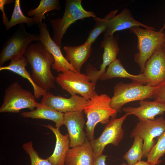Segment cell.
Masks as SVG:
<instances>
[{
  "label": "cell",
  "mask_w": 165,
  "mask_h": 165,
  "mask_svg": "<svg viewBox=\"0 0 165 165\" xmlns=\"http://www.w3.org/2000/svg\"><path fill=\"white\" fill-rule=\"evenodd\" d=\"M138 107H124L122 110L129 115L137 116L139 121L152 120L156 116L162 115L165 112V103L160 101L143 100L140 101Z\"/></svg>",
  "instance_id": "e0dca14e"
},
{
  "label": "cell",
  "mask_w": 165,
  "mask_h": 165,
  "mask_svg": "<svg viewBox=\"0 0 165 165\" xmlns=\"http://www.w3.org/2000/svg\"><path fill=\"white\" fill-rule=\"evenodd\" d=\"M39 30V41L47 50L53 56L54 62L51 66L54 70L63 72L69 70L77 72L63 55L61 48L58 46L51 37L46 25L45 23L38 24Z\"/></svg>",
  "instance_id": "5bb4252c"
},
{
  "label": "cell",
  "mask_w": 165,
  "mask_h": 165,
  "mask_svg": "<svg viewBox=\"0 0 165 165\" xmlns=\"http://www.w3.org/2000/svg\"><path fill=\"white\" fill-rule=\"evenodd\" d=\"M61 5L58 0H41L38 6L36 8L30 9L27 12L29 16H33L35 24L42 23L44 15L47 12L52 10H59Z\"/></svg>",
  "instance_id": "cb8c5ba5"
},
{
  "label": "cell",
  "mask_w": 165,
  "mask_h": 165,
  "mask_svg": "<svg viewBox=\"0 0 165 165\" xmlns=\"http://www.w3.org/2000/svg\"><path fill=\"white\" fill-rule=\"evenodd\" d=\"M121 165H127L125 163H123ZM133 165H152L147 161H140L136 163Z\"/></svg>",
  "instance_id": "d6a6232c"
},
{
  "label": "cell",
  "mask_w": 165,
  "mask_h": 165,
  "mask_svg": "<svg viewBox=\"0 0 165 165\" xmlns=\"http://www.w3.org/2000/svg\"><path fill=\"white\" fill-rule=\"evenodd\" d=\"M141 26L145 29L155 30L153 27L148 26L136 20L133 17L130 10L123 9L119 14L115 15L109 21L107 29L104 32V37L113 36L118 31Z\"/></svg>",
  "instance_id": "2e32d148"
},
{
  "label": "cell",
  "mask_w": 165,
  "mask_h": 165,
  "mask_svg": "<svg viewBox=\"0 0 165 165\" xmlns=\"http://www.w3.org/2000/svg\"><path fill=\"white\" fill-rule=\"evenodd\" d=\"M34 94L24 89L17 82L9 85L5 90L3 102L0 107V112L18 113L24 108L32 111L40 105Z\"/></svg>",
  "instance_id": "52a82bcc"
},
{
  "label": "cell",
  "mask_w": 165,
  "mask_h": 165,
  "mask_svg": "<svg viewBox=\"0 0 165 165\" xmlns=\"http://www.w3.org/2000/svg\"><path fill=\"white\" fill-rule=\"evenodd\" d=\"M88 100L76 94L71 95L69 98L56 96L49 92L42 96L41 103L59 112L66 113L70 112L83 111Z\"/></svg>",
  "instance_id": "7c38bea8"
},
{
  "label": "cell",
  "mask_w": 165,
  "mask_h": 165,
  "mask_svg": "<svg viewBox=\"0 0 165 165\" xmlns=\"http://www.w3.org/2000/svg\"><path fill=\"white\" fill-rule=\"evenodd\" d=\"M55 81L71 95L79 94L89 100L96 93L95 85L86 75L69 70L58 74Z\"/></svg>",
  "instance_id": "ba28073f"
},
{
  "label": "cell",
  "mask_w": 165,
  "mask_h": 165,
  "mask_svg": "<svg viewBox=\"0 0 165 165\" xmlns=\"http://www.w3.org/2000/svg\"><path fill=\"white\" fill-rule=\"evenodd\" d=\"M51 130L56 138V142L53 153L46 159L52 165H65V159L70 148V140L68 134L63 135L60 130L54 127L51 124L43 125Z\"/></svg>",
  "instance_id": "d6986e66"
},
{
  "label": "cell",
  "mask_w": 165,
  "mask_h": 165,
  "mask_svg": "<svg viewBox=\"0 0 165 165\" xmlns=\"http://www.w3.org/2000/svg\"><path fill=\"white\" fill-rule=\"evenodd\" d=\"M133 130L130 137H140L144 141L142 158H147L156 141V137L160 136L165 131V119L163 116L152 120H140Z\"/></svg>",
  "instance_id": "30bf717a"
},
{
  "label": "cell",
  "mask_w": 165,
  "mask_h": 165,
  "mask_svg": "<svg viewBox=\"0 0 165 165\" xmlns=\"http://www.w3.org/2000/svg\"><path fill=\"white\" fill-rule=\"evenodd\" d=\"M130 31L138 39V52L134 56V61L139 66L140 73H143L146 62L155 51L165 43V35L155 30L133 27Z\"/></svg>",
  "instance_id": "277c9868"
},
{
  "label": "cell",
  "mask_w": 165,
  "mask_h": 165,
  "mask_svg": "<svg viewBox=\"0 0 165 165\" xmlns=\"http://www.w3.org/2000/svg\"><path fill=\"white\" fill-rule=\"evenodd\" d=\"M83 112L64 113L63 124L67 129L70 148L82 145L87 137L83 130L85 120Z\"/></svg>",
  "instance_id": "9a60e30c"
},
{
  "label": "cell",
  "mask_w": 165,
  "mask_h": 165,
  "mask_svg": "<svg viewBox=\"0 0 165 165\" xmlns=\"http://www.w3.org/2000/svg\"><path fill=\"white\" fill-rule=\"evenodd\" d=\"M118 11V9L112 11L102 18L97 17L93 18L95 21V25L90 31L89 36L84 43L92 45L98 37L107 29L109 21L116 15Z\"/></svg>",
  "instance_id": "d4e9b609"
},
{
  "label": "cell",
  "mask_w": 165,
  "mask_h": 165,
  "mask_svg": "<svg viewBox=\"0 0 165 165\" xmlns=\"http://www.w3.org/2000/svg\"><path fill=\"white\" fill-rule=\"evenodd\" d=\"M111 99L107 94L96 93L88 100L83 112L87 119L85 127L86 137L90 141L94 139V129L97 123L106 124L110 117L116 116L117 112L111 106Z\"/></svg>",
  "instance_id": "7a4b0ae2"
},
{
  "label": "cell",
  "mask_w": 165,
  "mask_h": 165,
  "mask_svg": "<svg viewBox=\"0 0 165 165\" xmlns=\"http://www.w3.org/2000/svg\"><path fill=\"white\" fill-rule=\"evenodd\" d=\"M152 98L165 103V80L157 86L152 95Z\"/></svg>",
  "instance_id": "f546056e"
},
{
  "label": "cell",
  "mask_w": 165,
  "mask_h": 165,
  "mask_svg": "<svg viewBox=\"0 0 165 165\" xmlns=\"http://www.w3.org/2000/svg\"><path fill=\"white\" fill-rule=\"evenodd\" d=\"M39 41V35L31 34L25 30L24 24H19L17 29L7 38L0 53V67L9 60L21 58L32 41Z\"/></svg>",
  "instance_id": "8992f818"
},
{
  "label": "cell",
  "mask_w": 165,
  "mask_h": 165,
  "mask_svg": "<svg viewBox=\"0 0 165 165\" xmlns=\"http://www.w3.org/2000/svg\"><path fill=\"white\" fill-rule=\"evenodd\" d=\"M14 1V0H0V9L2 13V21L3 24L5 26L8 23L9 20L4 11V6L5 5L12 3Z\"/></svg>",
  "instance_id": "4dcf8cb0"
},
{
  "label": "cell",
  "mask_w": 165,
  "mask_h": 165,
  "mask_svg": "<svg viewBox=\"0 0 165 165\" xmlns=\"http://www.w3.org/2000/svg\"><path fill=\"white\" fill-rule=\"evenodd\" d=\"M157 86L134 82L128 83H118L114 87V95L111 99V106L117 112H120L123 106L127 103L152 98Z\"/></svg>",
  "instance_id": "5b68a950"
},
{
  "label": "cell",
  "mask_w": 165,
  "mask_h": 165,
  "mask_svg": "<svg viewBox=\"0 0 165 165\" xmlns=\"http://www.w3.org/2000/svg\"><path fill=\"white\" fill-rule=\"evenodd\" d=\"M143 141L139 137L134 138L132 145L123 157L128 165H133L141 161L143 155Z\"/></svg>",
  "instance_id": "4316f807"
},
{
  "label": "cell",
  "mask_w": 165,
  "mask_h": 165,
  "mask_svg": "<svg viewBox=\"0 0 165 165\" xmlns=\"http://www.w3.org/2000/svg\"><path fill=\"white\" fill-rule=\"evenodd\" d=\"M94 160L90 141L86 137L82 145L69 149L64 163L65 165H94Z\"/></svg>",
  "instance_id": "ac0fdd59"
},
{
  "label": "cell",
  "mask_w": 165,
  "mask_h": 165,
  "mask_svg": "<svg viewBox=\"0 0 165 165\" xmlns=\"http://www.w3.org/2000/svg\"><path fill=\"white\" fill-rule=\"evenodd\" d=\"M81 0H66L63 17L50 20L53 30V40L61 48V41L68 28L78 20L97 17L94 13L85 10L81 4Z\"/></svg>",
  "instance_id": "3957f363"
},
{
  "label": "cell",
  "mask_w": 165,
  "mask_h": 165,
  "mask_svg": "<svg viewBox=\"0 0 165 165\" xmlns=\"http://www.w3.org/2000/svg\"><path fill=\"white\" fill-rule=\"evenodd\" d=\"M163 48L165 53V43L163 45Z\"/></svg>",
  "instance_id": "e575fe53"
},
{
  "label": "cell",
  "mask_w": 165,
  "mask_h": 165,
  "mask_svg": "<svg viewBox=\"0 0 165 165\" xmlns=\"http://www.w3.org/2000/svg\"><path fill=\"white\" fill-rule=\"evenodd\" d=\"M119 39L118 35L104 37L101 42V47L104 49V51L103 62L100 66L99 70L96 69L92 64L88 65L86 69V75L95 85L101 76L105 72L107 66L117 59V56L120 50L118 42Z\"/></svg>",
  "instance_id": "8fae6325"
},
{
  "label": "cell",
  "mask_w": 165,
  "mask_h": 165,
  "mask_svg": "<svg viewBox=\"0 0 165 165\" xmlns=\"http://www.w3.org/2000/svg\"><path fill=\"white\" fill-rule=\"evenodd\" d=\"M65 58L75 70L80 73L82 66L90 57L92 50L91 45L85 43L78 46H64Z\"/></svg>",
  "instance_id": "ffe728a7"
},
{
  "label": "cell",
  "mask_w": 165,
  "mask_h": 165,
  "mask_svg": "<svg viewBox=\"0 0 165 165\" xmlns=\"http://www.w3.org/2000/svg\"><path fill=\"white\" fill-rule=\"evenodd\" d=\"M24 55L32 69L31 78L35 83L41 88L48 92L55 88V77L51 70L54 62L53 56L40 41L30 44Z\"/></svg>",
  "instance_id": "6da1fadb"
},
{
  "label": "cell",
  "mask_w": 165,
  "mask_h": 165,
  "mask_svg": "<svg viewBox=\"0 0 165 165\" xmlns=\"http://www.w3.org/2000/svg\"><path fill=\"white\" fill-rule=\"evenodd\" d=\"M116 78H128L132 82L145 85L142 74L134 75L128 73L119 59H117L108 65L105 72L101 76L100 79L105 80Z\"/></svg>",
  "instance_id": "603a6c76"
},
{
  "label": "cell",
  "mask_w": 165,
  "mask_h": 165,
  "mask_svg": "<svg viewBox=\"0 0 165 165\" xmlns=\"http://www.w3.org/2000/svg\"><path fill=\"white\" fill-rule=\"evenodd\" d=\"M128 115L126 113L119 118L111 117L108 122L105 124L101 135L97 138L90 141L95 159L102 154L107 145L112 144L117 146L119 144L124 135L122 125Z\"/></svg>",
  "instance_id": "9c48e42d"
},
{
  "label": "cell",
  "mask_w": 165,
  "mask_h": 165,
  "mask_svg": "<svg viewBox=\"0 0 165 165\" xmlns=\"http://www.w3.org/2000/svg\"><path fill=\"white\" fill-rule=\"evenodd\" d=\"M165 154V131L157 138V141L150 151L147 162L152 165H157L162 162L160 160Z\"/></svg>",
  "instance_id": "83f0119b"
},
{
  "label": "cell",
  "mask_w": 165,
  "mask_h": 165,
  "mask_svg": "<svg viewBox=\"0 0 165 165\" xmlns=\"http://www.w3.org/2000/svg\"><path fill=\"white\" fill-rule=\"evenodd\" d=\"M165 29V19L164 20V23L163 27H162V28H161L160 30L159 31L161 32H163V31Z\"/></svg>",
  "instance_id": "836d02e7"
},
{
  "label": "cell",
  "mask_w": 165,
  "mask_h": 165,
  "mask_svg": "<svg viewBox=\"0 0 165 165\" xmlns=\"http://www.w3.org/2000/svg\"><path fill=\"white\" fill-rule=\"evenodd\" d=\"M23 149L29 155L31 165H52L46 159L42 158L34 149L31 141L24 144Z\"/></svg>",
  "instance_id": "f1b7e54d"
},
{
  "label": "cell",
  "mask_w": 165,
  "mask_h": 165,
  "mask_svg": "<svg viewBox=\"0 0 165 165\" xmlns=\"http://www.w3.org/2000/svg\"><path fill=\"white\" fill-rule=\"evenodd\" d=\"M28 63L26 58L23 56L20 58L11 60L8 65L0 67V71H10L27 79L33 86L34 95L36 99H38L47 91L39 87L34 82L31 75L26 69Z\"/></svg>",
  "instance_id": "44dd1931"
},
{
  "label": "cell",
  "mask_w": 165,
  "mask_h": 165,
  "mask_svg": "<svg viewBox=\"0 0 165 165\" xmlns=\"http://www.w3.org/2000/svg\"><path fill=\"white\" fill-rule=\"evenodd\" d=\"M36 108L35 109L20 113L21 116L33 119H43L53 121L56 127L59 130L63 124L64 113L57 112L49 107L42 104Z\"/></svg>",
  "instance_id": "7402d4cb"
},
{
  "label": "cell",
  "mask_w": 165,
  "mask_h": 165,
  "mask_svg": "<svg viewBox=\"0 0 165 165\" xmlns=\"http://www.w3.org/2000/svg\"><path fill=\"white\" fill-rule=\"evenodd\" d=\"M163 46L156 50L146 62L141 73L145 85L157 86L165 80V53Z\"/></svg>",
  "instance_id": "4fadbf2b"
},
{
  "label": "cell",
  "mask_w": 165,
  "mask_h": 165,
  "mask_svg": "<svg viewBox=\"0 0 165 165\" xmlns=\"http://www.w3.org/2000/svg\"><path fill=\"white\" fill-rule=\"evenodd\" d=\"M107 156L102 154L95 159L94 165H106L105 162Z\"/></svg>",
  "instance_id": "1f68e13d"
},
{
  "label": "cell",
  "mask_w": 165,
  "mask_h": 165,
  "mask_svg": "<svg viewBox=\"0 0 165 165\" xmlns=\"http://www.w3.org/2000/svg\"><path fill=\"white\" fill-rule=\"evenodd\" d=\"M20 3V0L15 1L14 7L11 18L5 26V32L17 24L26 23L29 27L35 24L33 17H28L24 15L22 11Z\"/></svg>",
  "instance_id": "484cf974"
}]
</instances>
